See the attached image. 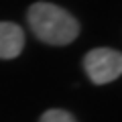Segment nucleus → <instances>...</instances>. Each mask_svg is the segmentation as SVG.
Instances as JSON below:
<instances>
[{
	"label": "nucleus",
	"instance_id": "nucleus-1",
	"mask_svg": "<svg viewBox=\"0 0 122 122\" xmlns=\"http://www.w3.org/2000/svg\"><path fill=\"white\" fill-rule=\"evenodd\" d=\"M29 25L37 39L49 45H67L79 35V22L67 10L49 2H37L30 6Z\"/></svg>",
	"mask_w": 122,
	"mask_h": 122
},
{
	"label": "nucleus",
	"instance_id": "nucleus-2",
	"mask_svg": "<svg viewBox=\"0 0 122 122\" xmlns=\"http://www.w3.org/2000/svg\"><path fill=\"white\" fill-rule=\"evenodd\" d=\"M83 69L94 83H110L122 73V55L114 49H94L83 57Z\"/></svg>",
	"mask_w": 122,
	"mask_h": 122
},
{
	"label": "nucleus",
	"instance_id": "nucleus-3",
	"mask_svg": "<svg viewBox=\"0 0 122 122\" xmlns=\"http://www.w3.org/2000/svg\"><path fill=\"white\" fill-rule=\"evenodd\" d=\"M25 47V33L18 25L0 22V59H14Z\"/></svg>",
	"mask_w": 122,
	"mask_h": 122
},
{
	"label": "nucleus",
	"instance_id": "nucleus-4",
	"mask_svg": "<svg viewBox=\"0 0 122 122\" xmlns=\"http://www.w3.org/2000/svg\"><path fill=\"white\" fill-rule=\"evenodd\" d=\"M39 122H77V120L69 112H65V110H47L41 116Z\"/></svg>",
	"mask_w": 122,
	"mask_h": 122
}]
</instances>
